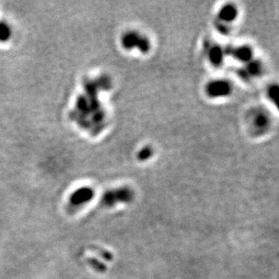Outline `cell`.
<instances>
[{
  "instance_id": "277c9868",
  "label": "cell",
  "mask_w": 279,
  "mask_h": 279,
  "mask_svg": "<svg viewBox=\"0 0 279 279\" xmlns=\"http://www.w3.org/2000/svg\"><path fill=\"white\" fill-rule=\"evenodd\" d=\"M94 196V193L92 190L89 187H85L81 189L75 191L72 197H71V203L73 205L79 207V206L84 205L85 203L89 202Z\"/></svg>"
},
{
  "instance_id": "9c48e42d",
  "label": "cell",
  "mask_w": 279,
  "mask_h": 279,
  "mask_svg": "<svg viewBox=\"0 0 279 279\" xmlns=\"http://www.w3.org/2000/svg\"><path fill=\"white\" fill-rule=\"evenodd\" d=\"M152 154H153V151H152L151 148H143L142 150L138 154V158H139V160H142V161L148 160V158H151Z\"/></svg>"
},
{
  "instance_id": "ba28073f",
  "label": "cell",
  "mask_w": 279,
  "mask_h": 279,
  "mask_svg": "<svg viewBox=\"0 0 279 279\" xmlns=\"http://www.w3.org/2000/svg\"><path fill=\"white\" fill-rule=\"evenodd\" d=\"M223 59V52L220 48L214 47L211 48V53H210V60L211 63L214 64H219L222 62Z\"/></svg>"
},
{
  "instance_id": "5b68a950",
  "label": "cell",
  "mask_w": 279,
  "mask_h": 279,
  "mask_svg": "<svg viewBox=\"0 0 279 279\" xmlns=\"http://www.w3.org/2000/svg\"><path fill=\"white\" fill-rule=\"evenodd\" d=\"M238 16V9L236 6L227 4L223 5L219 12V18L222 23H232Z\"/></svg>"
},
{
  "instance_id": "8992f818",
  "label": "cell",
  "mask_w": 279,
  "mask_h": 279,
  "mask_svg": "<svg viewBox=\"0 0 279 279\" xmlns=\"http://www.w3.org/2000/svg\"><path fill=\"white\" fill-rule=\"evenodd\" d=\"M233 56L240 62H248L252 59V50L248 46H240L232 50Z\"/></svg>"
},
{
  "instance_id": "52a82bcc",
  "label": "cell",
  "mask_w": 279,
  "mask_h": 279,
  "mask_svg": "<svg viewBox=\"0 0 279 279\" xmlns=\"http://www.w3.org/2000/svg\"><path fill=\"white\" fill-rule=\"evenodd\" d=\"M253 124L258 129H266L269 125V117H267V115L263 113H260L257 115V117H255V119L253 120Z\"/></svg>"
},
{
  "instance_id": "30bf717a",
  "label": "cell",
  "mask_w": 279,
  "mask_h": 279,
  "mask_svg": "<svg viewBox=\"0 0 279 279\" xmlns=\"http://www.w3.org/2000/svg\"><path fill=\"white\" fill-rule=\"evenodd\" d=\"M9 28L5 25L0 24V40H6L9 37Z\"/></svg>"
},
{
  "instance_id": "3957f363",
  "label": "cell",
  "mask_w": 279,
  "mask_h": 279,
  "mask_svg": "<svg viewBox=\"0 0 279 279\" xmlns=\"http://www.w3.org/2000/svg\"><path fill=\"white\" fill-rule=\"evenodd\" d=\"M232 90V86L226 80H215L209 83L206 92L211 98H223L231 94Z\"/></svg>"
},
{
  "instance_id": "6da1fadb",
  "label": "cell",
  "mask_w": 279,
  "mask_h": 279,
  "mask_svg": "<svg viewBox=\"0 0 279 279\" xmlns=\"http://www.w3.org/2000/svg\"><path fill=\"white\" fill-rule=\"evenodd\" d=\"M122 45L126 50L137 48L145 53L150 49V42H148V38L140 36L136 32L126 33L122 38Z\"/></svg>"
},
{
  "instance_id": "7a4b0ae2",
  "label": "cell",
  "mask_w": 279,
  "mask_h": 279,
  "mask_svg": "<svg viewBox=\"0 0 279 279\" xmlns=\"http://www.w3.org/2000/svg\"><path fill=\"white\" fill-rule=\"evenodd\" d=\"M133 199V193L130 189L121 188L114 190L105 194L103 196V203L107 206H114L118 203L128 202Z\"/></svg>"
}]
</instances>
